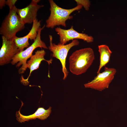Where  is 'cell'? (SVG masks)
<instances>
[{"instance_id": "cell-2", "label": "cell", "mask_w": 127, "mask_h": 127, "mask_svg": "<svg viewBox=\"0 0 127 127\" xmlns=\"http://www.w3.org/2000/svg\"><path fill=\"white\" fill-rule=\"evenodd\" d=\"M50 13L48 18L46 20V28H53L58 26L66 27V22L68 20L73 18L71 14L74 12L79 10L83 7L81 5L70 9H65L58 6L53 0H49Z\"/></svg>"}, {"instance_id": "cell-12", "label": "cell", "mask_w": 127, "mask_h": 127, "mask_svg": "<svg viewBox=\"0 0 127 127\" xmlns=\"http://www.w3.org/2000/svg\"><path fill=\"white\" fill-rule=\"evenodd\" d=\"M51 107L47 110L43 107H39L33 114L28 116H24L22 114L20 110L16 111V119L19 122L22 123L32 119L38 118L41 120L46 119L50 115L51 112Z\"/></svg>"}, {"instance_id": "cell-16", "label": "cell", "mask_w": 127, "mask_h": 127, "mask_svg": "<svg viewBox=\"0 0 127 127\" xmlns=\"http://www.w3.org/2000/svg\"><path fill=\"white\" fill-rule=\"evenodd\" d=\"M6 0H0V8L2 9L6 4Z\"/></svg>"}, {"instance_id": "cell-5", "label": "cell", "mask_w": 127, "mask_h": 127, "mask_svg": "<svg viewBox=\"0 0 127 127\" xmlns=\"http://www.w3.org/2000/svg\"><path fill=\"white\" fill-rule=\"evenodd\" d=\"M50 45L48 47L52 52V56L59 60L61 64L62 71L64 75L63 79L65 80L68 76V72L66 67V60L68 52L73 47L78 45L79 43L78 39L72 40L66 44L62 45L59 43L56 44L52 43V37L49 35Z\"/></svg>"}, {"instance_id": "cell-13", "label": "cell", "mask_w": 127, "mask_h": 127, "mask_svg": "<svg viewBox=\"0 0 127 127\" xmlns=\"http://www.w3.org/2000/svg\"><path fill=\"white\" fill-rule=\"evenodd\" d=\"M98 51L100 54L99 64L97 74L100 72L102 68L105 66L109 62L112 52L108 46L106 44H102L98 46Z\"/></svg>"}, {"instance_id": "cell-14", "label": "cell", "mask_w": 127, "mask_h": 127, "mask_svg": "<svg viewBox=\"0 0 127 127\" xmlns=\"http://www.w3.org/2000/svg\"><path fill=\"white\" fill-rule=\"evenodd\" d=\"M77 5H81L86 11H88L91 5L90 1L88 0H75Z\"/></svg>"}, {"instance_id": "cell-3", "label": "cell", "mask_w": 127, "mask_h": 127, "mask_svg": "<svg viewBox=\"0 0 127 127\" xmlns=\"http://www.w3.org/2000/svg\"><path fill=\"white\" fill-rule=\"evenodd\" d=\"M16 6L9 9L0 28V34L8 40H13L18 32L24 29L25 24L20 19Z\"/></svg>"}, {"instance_id": "cell-11", "label": "cell", "mask_w": 127, "mask_h": 127, "mask_svg": "<svg viewBox=\"0 0 127 127\" xmlns=\"http://www.w3.org/2000/svg\"><path fill=\"white\" fill-rule=\"evenodd\" d=\"M45 54V51L44 49H41L37 50L35 52L34 54L32 56L30 60L27 62V68H28L30 71L29 75L26 79L22 78L21 80L22 82L25 81L28 82V79L32 72L39 68L40 65L42 61H45L48 63L49 65L52 63V59L48 60L44 58Z\"/></svg>"}, {"instance_id": "cell-8", "label": "cell", "mask_w": 127, "mask_h": 127, "mask_svg": "<svg viewBox=\"0 0 127 127\" xmlns=\"http://www.w3.org/2000/svg\"><path fill=\"white\" fill-rule=\"evenodd\" d=\"M2 45L0 50V65L11 62L19 50L13 40H8L2 36Z\"/></svg>"}, {"instance_id": "cell-9", "label": "cell", "mask_w": 127, "mask_h": 127, "mask_svg": "<svg viewBox=\"0 0 127 127\" xmlns=\"http://www.w3.org/2000/svg\"><path fill=\"white\" fill-rule=\"evenodd\" d=\"M40 0H32L31 3L25 7L21 9L17 8V13L20 19L24 24H31L37 19L38 11L43 5L38 4Z\"/></svg>"}, {"instance_id": "cell-7", "label": "cell", "mask_w": 127, "mask_h": 127, "mask_svg": "<svg viewBox=\"0 0 127 127\" xmlns=\"http://www.w3.org/2000/svg\"><path fill=\"white\" fill-rule=\"evenodd\" d=\"M55 30L59 36V43L62 45L65 44L70 40L75 39H81L87 43H92L94 41L92 36L78 32L74 29L73 26L67 29L57 27L55 28Z\"/></svg>"}, {"instance_id": "cell-4", "label": "cell", "mask_w": 127, "mask_h": 127, "mask_svg": "<svg viewBox=\"0 0 127 127\" xmlns=\"http://www.w3.org/2000/svg\"><path fill=\"white\" fill-rule=\"evenodd\" d=\"M45 26L44 25L42 28H40L38 31L36 37L31 45L25 50L18 53L13 58L11 62L12 65L17 64L16 67L22 66L18 71L19 74L24 73L26 70L27 68V60L32 56V52L35 49L38 47L46 49H48L45 43L41 39V32Z\"/></svg>"}, {"instance_id": "cell-6", "label": "cell", "mask_w": 127, "mask_h": 127, "mask_svg": "<svg viewBox=\"0 0 127 127\" xmlns=\"http://www.w3.org/2000/svg\"><path fill=\"white\" fill-rule=\"evenodd\" d=\"M116 69L112 67H105L104 71L97 74L93 79L84 84L85 87L102 91L108 87L116 72Z\"/></svg>"}, {"instance_id": "cell-15", "label": "cell", "mask_w": 127, "mask_h": 127, "mask_svg": "<svg viewBox=\"0 0 127 127\" xmlns=\"http://www.w3.org/2000/svg\"><path fill=\"white\" fill-rule=\"evenodd\" d=\"M17 0H7L6 1V4L9 7V9H11L15 6V4Z\"/></svg>"}, {"instance_id": "cell-1", "label": "cell", "mask_w": 127, "mask_h": 127, "mask_svg": "<svg viewBox=\"0 0 127 127\" xmlns=\"http://www.w3.org/2000/svg\"><path fill=\"white\" fill-rule=\"evenodd\" d=\"M95 59L94 52L91 48H85L76 50L69 58L70 71L76 75L84 73L91 65Z\"/></svg>"}, {"instance_id": "cell-10", "label": "cell", "mask_w": 127, "mask_h": 127, "mask_svg": "<svg viewBox=\"0 0 127 127\" xmlns=\"http://www.w3.org/2000/svg\"><path fill=\"white\" fill-rule=\"evenodd\" d=\"M41 23V20L38 21L36 19L34 21L32 28L28 34L22 37H18L16 36L14 37L13 40L20 52L23 51L24 48L29 47L30 45L28 41L29 39L33 41L35 40L38 31L40 27Z\"/></svg>"}]
</instances>
